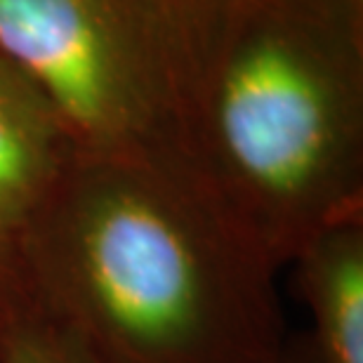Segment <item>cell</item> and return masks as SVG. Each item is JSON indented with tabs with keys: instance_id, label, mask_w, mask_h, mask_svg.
Listing matches in <instances>:
<instances>
[{
	"instance_id": "obj_1",
	"label": "cell",
	"mask_w": 363,
	"mask_h": 363,
	"mask_svg": "<svg viewBox=\"0 0 363 363\" xmlns=\"http://www.w3.org/2000/svg\"><path fill=\"white\" fill-rule=\"evenodd\" d=\"M38 323L85 363H272L276 267L172 151H76L28 252Z\"/></svg>"
},
{
	"instance_id": "obj_2",
	"label": "cell",
	"mask_w": 363,
	"mask_h": 363,
	"mask_svg": "<svg viewBox=\"0 0 363 363\" xmlns=\"http://www.w3.org/2000/svg\"><path fill=\"white\" fill-rule=\"evenodd\" d=\"M175 156L272 262L363 217V0H210L182 21Z\"/></svg>"
},
{
	"instance_id": "obj_3",
	"label": "cell",
	"mask_w": 363,
	"mask_h": 363,
	"mask_svg": "<svg viewBox=\"0 0 363 363\" xmlns=\"http://www.w3.org/2000/svg\"><path fill=\"white\" fill-rule=\"evenodd\" d=\"M0 57L85 154H175L182 21L156 0H0Z\"/></svg>"
},
{
	"instance_id": "obj_4",
	"label": "cell",
	"mask_w": 363,
	"mask_h": 363,
	"mask_svg": "<svg viewBox=\"0 0 363 363\" xmlns=\"http://www.w3.org/2000/svg\"><path fill=\"white\" fill-rule=\"evenodd\" d=\"M76 151L40 92L0 57V350L38 323L31 238Z\"/></svg>"
},
{
	"instance_id": "obj_5",
	"label": "cell",
	"mask_w": 363,
	"mask_h": 363,
	"mask_svg": "<svg viewBox=\"0 0 363 363\" xmlns=\"http://www.w3.org/2000/svg\"><path fill=\"white\" fill-rule=\"evenodd\" d=\"M297 293L321 363H363V217L323 229L297 250Z\"/></svg>"
},
{
	"instance_id": "obj_6",
	"label": "cell",
	"mask_w": 363,
	"mask_h": 363,
	"mask_svg": "<svg viewBox=\"0 0 363 363\" xmlns=\"http://www.w3.org/2000/svg\"><path fill=\"white\" fill-rule=\"evenodd\" d=\"M0 363H85L71 342L48 323L21 330L0 350Z\"/></svg>"
},
{
	"instance_id": "obj_7",
	"label": "cell",
	"mask_w": 363,
	"mask_h": 363,
	"mask_svg": "<svg viewBox=\"0 0 363 363\" xmlns=\"http://www.w3.org/2000/svg\"><path fill=\"white\" fill-rule=\"evenodd\" d=\"M272 363H321V361H318L307 333H297V335H286L283 347L272 359Z\"/></svg>"
},
{
	"instance_id": "obj_8",
	"label": "cell",
	"mask_w": 363,
	"mask_h": 363,
	"mask_svg": "<svg viewBox=\"0 0 363 363\" xmlns=\"http://www.w3.org/2000/svg\"><path fill=\"white\" fill-rule=\"evenodd\" d=\"M156 3L165 7L170 14H175L179 21H184L194 10H199L201 5L210 3V0H156Z\"/></svg>"
}]
</instances>
